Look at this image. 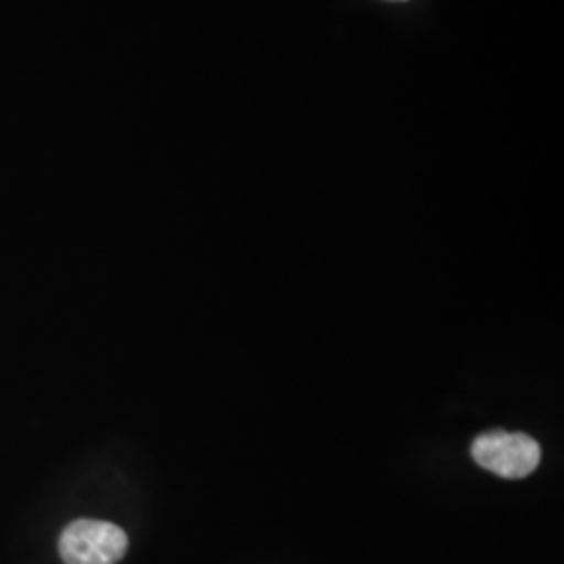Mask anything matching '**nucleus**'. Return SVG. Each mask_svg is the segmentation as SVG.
<instances>
[{
  "mask_svg": "<svg viewBox=\"0 0 564 564\" xmlns=\"http://www.w3.org/2000/svg\"><path fill=\"white\" fill-rule=\"evenodd\" d=\"M470 452L475 463L505 479L529 477L542 460V447L524 433L489 431L475 440Z\"/></svg>",
  "mask_w": 564,
  "mask_h": 564,
  "instance_id": "f257e3e1",
  "label": "nucleus"
},
{
  "mask_svg": "<svg viewBox=\"0 0 564 564\" xmlns=\"http://www.w3.org/2000/svg\"><path fill=\"white\" fill-rule=\"evenodd\" d=\"M126 550V531L107 521L80 519L61 533L59 554L65 564H116Z\"/></svg>",
  "mask_w": 564,
  "mask_h": 564,
  "instance_id": "f03ea898",
  "label": "nucleus"
}]
</instances>
